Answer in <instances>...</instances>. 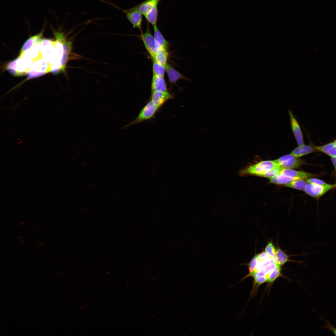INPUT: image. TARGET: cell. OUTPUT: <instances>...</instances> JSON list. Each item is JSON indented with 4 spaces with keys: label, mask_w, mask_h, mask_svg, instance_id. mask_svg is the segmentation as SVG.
Masks as SVG:
<instances>
[{
    "label": "cell",
    "mask_w": 336,
    "mask_h": 336,
    "mask_svg": "<svg viewBox=\"0 0 336 336\" xmlns=\"http://www.w3.org/2000/svg\"><path fill=\"white\" fill-rule=\"evenodd\" d=\"M56 38L55 44V57L61 63L62 71L64 72L66 64L71 52V43L66 40L63 33L54 31Z\"/></svg>",
    "instance_id": "obj_1"
},
{
    "label": "cell",
    "mask_w": 336,
    "mask_h": 336,
    "mask_svg": "<svg viewBox=\"0 0 336 336\" xmlns=\"http://www.w3.org/2000/svg\"><path fill=\"white\" fill-rule=\"evenodd\" d=\"M280 167H281L274 160L263 161L248 166L240 170L239 174L242 176L255 175L262 177L270 170Z\"/></svg>",
    "instance_id": "obj_2"
},
{
    "label": "cell",
    "mask_w": 336,
    "mask_h": 336,
    "mask_svg": "<svg viewBox=\"0 0 336 336\" xmlns=\"http://www.w3.org/2000/svg\"><path fill=\"white\" fill-rule=\"evenodd\" d=\"M161 108L155 105L151 100H148L147 103L142 108L135 119L128 124L122 128H125L129 126L149 120L154 118Z\"/></svg>",
    "instance_id": "obj_3"
},
{
    "label": "cell",
    "mask_w": 336,
    "mask_h": 336,
    "mask_svg": "<svg viewBox=\"0 0 336 336\" xmlns=\"http://www.w3.org/2000/svg\"><path fill=\"white\" fill-rule=\"evenodd\" d=\"M31 67V65L27 61L19 57L9 63L7 67V69L12 75L19 76L27 73Z\"/></svg>",
    "instance_id": "obj_4"
},
{
    "label": "cell",
    "mask_w": 336,
    "mask_h": 336,
    "mask_svg": "<svg viewBox=\"0 0 336 336\" xmlns=\"http://www.w3.org/2000/svg\"><path fill=\"white\" fill-rule=\"evenodd\" d=\"M51 72V66L46 60L39 59L35 62L27 72V79L37 77Z\"/></svg>",
    "instance_id": "obj_5"
},
{
    "label": "cell",
    "mask_w": 336,
    "mask_h": 336,
    "mask_svg": "<svg viewBox=\"0 0 336 336\" xmlns=\"http://www.w3.org/2000/svg\"><path fill=\"white\" fill-rule=\"evenodd\" d=\"M141 38L147 51L152 58L157 52L161 48L156 41L154 36L151 33L149 26L147 25V30L141 33Z\"/></svg>",
    "instance_id": "obj_6"
},
{
    "label": "cell",
    "mask_w": 336,
    "mask_h": 336,
    "mask_svg": "<svg viewBox=\"0 0 336 336\" xmlns=\"http://www.w3.org/2000/svg\"><path fill=\"white\" fill-rule=\"evenodd\" d=\"M274 161L282 168L296 169L306 164V161L291 153L282 156Z\"/></svg>",
    "instance_id": "obj_7"
},
{
    "label": "cell",
    "mask_w": 336,
    "mask_h": 336,
    "mask_svg": "<svg viewBox=\"0 0 336 336\" xmlns=\"http://www.w3.org/2000/svg\"><path fill=\"white\" fill-rule=\"evenodd\" d=\"M104 2H107V3H109V4L122 11L125 14L127 19L133 26L139 29L141 33H142V26L143 21L142 15L141 13L137 10L134 9L133 7L128 9L123 10L111 2H106L105 1Z\"/></svg>",
    "instance_id": "obj_8"
},
{
    "label": "cell",
    "mask_w": 336,
    "mask_h": 336,
    "mask_svg": "<svg viewBox=\"0 0 336 336\" xmlns=\"http://www.w3.org/2000/svg\"><path fill=\"white\" fill-rule=\"evenodd\" d=\"M55 42L50 39L42 40L40 45V51L43 58L51 65L55 59Z\"/></svg>",
    "instance_id": "obj_9"
},
{
    "label": "cell",
    "mask_w": 336,
    "mask_h": 336,
    "mask_svg": "<svg viewBox=\"0 0 336 336\" xmlns=\"http://www.w3.org/2000/svg\"><path fill=\"white\" fill-rule=\"evenodd\" d=\"M334 188V185L329 184L326 185H320L308 183L304 191L308 195L318 198Z\"/></svg>",
    "instance_id": "obj_10"
},
{
    "label": "cell",
    "mask_w": 336,
    "mask_h": 336,
    "mask_svg": "<svg viewBox=\"0 0 336 336\" xmlns=\"http://www.w3.org/2000/svg\"><path fill=\"white\" fill-rule=\"evenodd\" d=\"M291 129L298 146L304 145L303 135L299 124L292 111L288 110Z\"/></svg>",
    "instance_id": "obj_11"
},
{
    "label": "cell",
    "mask_w": 336,
    "mask_h": 336,
    "mask_svg": "<svg viewBox=\"0 0 336 336\" xmlns=\"http://www.w3.org/2000/svg\"><path fill=\"white\" fill-rule=\"evenodd\" d=\"M174 95L167 91H156L151 92L149 100L155 105L161 108L165 103L174 98Z\"/></svg>",
    "instance_id": "obj_12"
},
{
    "label": "cell",
    "mask_w": 336,
    "mask_h": 336,
    "mask_svg": "<svg viewBox=\"0 0 336 336\" xmlns=\"http://www.w3.org/2000/svg\"><path fill=\"white\" fill-rule=\"evenodd\" d=\"M161 0H146L132 7L144 16L154 7H158Z\"/></svg>",
    "instance_id": "obj_13"
},
{
    "label": "cell",
    "mask_w": 336,
    "mask_h": 336,
    "mask_svg": "<svg viewBox=\"0 0 336 336\" xmlns=\"http://www.w3.org/2000/svg\"><path fill=\"white\" fill-rule=\"evenodd\" d=\"M165 68L169 81L171 84H175L180 79L184 80L189 81H190V79L181 74L169 64L167 63L165 66Z\"/></svg>",
    "instance_id": "obj_14"
},
{
    "label": "cell",
    "mask_w": 336,
    "mask_h": 336,
    "mask_svg": "<svg viewBox=\"0 0 336 336\" xmlns=\"http://www.w3.org/2000/svg\"><path fill=\"white\" fill-rule=\"evenodd\" d=\"M151 92L167 91V86L164 77L153 75L151 85Z\"/></svg>",
    "instance_id": "obj_15"
},
{
    "label": "cell",
    "mask_w": 336,
    "mask_h": 336,
    "mask_svg": "<svg viewBox=\"0 0 336 336\" xmlns=\"http://www.w3.org/2000/svg\"><path fill=\"white\" fill-rule=\"evenodd\" d=\"M280 174L302 179H307L316 175L315 174L305 171L283 168L281 170Z\"/></svg>",
    "instance_id": "obj_16"
},
{
    "label": "cell",
    "mask_w": 336,
    "mask_h": 336,
    "mask_svg": "<svg viewBox=\"0 0 336 336\" xmlns=\"http://www.w3.org/2000/svg\"><path fill=\"white\" fill-rule=\"evenodd\" d=\"M315 147L311 144H304L295 148L291 153L296 157H299L313 152H317Z\"/></svg>",
    "instance_id": "obj_17"
},
{
    "label": "cell",
    "mask_w": 336,
    "mask_h": 336,
    "mask_svg": "<svg viewBox=\"0 0 336 336\" xmlns=\"http://www.w3.org/2000/svg\"><path fill=\"white\" fill-rule=\"evenodd\" d=\"M269 179L270 182L272 183L286 185L293 181L301 179L279 174L274 175L269 178Z\"/></svg>",
    "instance_id": "obj_18"
},
{
    "label": "cell",
    "mask_w": 336,
    "mask_h": 336,
    "mask_svg": "<svg viewBox=\"0 0 336 336\" xmlns=\"http://www.w3.org/2000/svg\"><path fill=\"white\" fill-rule=\"evenodd\" d=\"M317 152H324L330 157L336 156V146L333 142L321 146L315 147Z\"/></svg>",
    "instance_id": "obj_19"
},
{
    "label": "cell",
    "mask_w": 336,
    "mask_h": 336,
    "mask_svg": "<svg viewBox=\"0 0 336 336\" xmlns=\"http://www.w3.org/2000/svg\"><path fill=\"white\" fill-rule=\"evenodd\" d=\"M168 55L167 49L162 48L156 54L152 60L165 67L167 63Z\"/></svg>",
    "instance_id": "obj_20"
},
{
    "label": "cell",
    "mask_w": 336,
    "mask_h": 336,
    "mask_svg": "<svg viewBox=\"0 0 336 336\" xmlns=\"http://www.w3.org/2000/svg\"><path fill=\"white\" fill-rule=\"evenodd\" d=\"M153 31L154 37L161 48L167 49L168 43L159 30L156 25L153 26Z\"/></svg>",
    "instance_id": "obj_21"
},
{
    "label": "cell",
    "mask_w": 336,
    "mask_h": 336,
    "mask_svg": "<svg viewBox=\"0 0 336 336\" xmlns=\"http://www.w3.org/2000/svg\"><path fill=\"white\" fill-rule=\"evenodd\" d=\"M276 258L277 264L281 267L287 262L291 261L288 256L279 247L276 249Z\"/></svg>",
    "instance_id": "obj_22"
},
{
    "label": "cell",
    "mask_w": 336,
    "mask_h": 336,
    "mask_svg": "<svg viewBox=\"0 0 336 336\" xmlns=\"http://www.w3.org/2000/svg\"><path fill=\"white\" fill-rule=\"evenodd\" d=\"M158 7L153 8L144 16L147 21L153 26L156 25L158 16Z\"/></svg>",
    "instance_id": "obj_23"
},
{
    "label": "cell",
    "mask_w": 336,
    "mask_h": 336,
    "mask_svg": "<svg viewBox=\"0 0 336 336\" xmlns=\"http://www.w3.org/2000/svg\"><path fill=\"white\" fill-rule=\"evenodd\" d=\"M308 184L304 179H300L293 181L285 185L287 187L304 191Z\"/></svg>",
    "instance_id": "obj_24"
},
{
    "label": "cell",
    "mask_w": 336,
    "mask_h": 336,
    "mask_svg": "<svg viewBox=\"0 0 336 336\" xmlns=\"http://www.w3.org/2000/svg\"><path fill=\"white\" fill-rule=\"evenodd\" d=\"M282 276L281 273V267L277 264L276 267L273 270L267 275V282L269 283L273 282L278 277Z\"/></svg>",
    "instance_id": "obj_25"
},
{
    "label": "cell",
    "mask_w": 336,
    "mask_h": 336,
    "mask_svg": "<svg viewBox=\"0 0 336 336\" xmlns=\"http://www.w3.org/2000/svg\"><path fill=\"white\" fill-rule=\"evenodd\" d=\"M165 70L164 66L153 60L152 72L153 75L164 77Z\"/></svg>",
    "instance_id": "obj_26"
},
{
    "label": "cell",
    "mask_w": 336,
    "mask_h": 336,
    "mask_svg": "<svg viewBox=\"0 0 336 336\" xmlns=\"http://www.w3.org/2000/svg\"><path fill=\"white\" fill-rule=\"evenodd\" d=\"M265 250L273 262L277 264L276 258V249L272 241L269 242L267 245Z\"/></svg>",
    "instance_id": "obj_27"
},
{
    "label": "cell",
    "mask_w": 336,
    "mask_h": 336,
    "mask_svg": "<svg viewBox=\"0 0 336 336\" xmlns=\"http://www.w3.org/2000/svg\"><path fill=\"white\" fill-rule=\"evenodd\" d=\"M35 43L30 50V54L33 60H36L40 56V44Z\"/></svg>",
    "instance_id": "obj_28"
},
{
    "label": "cell",
    "mask_w": 336,
    "mask_h": 336,
    "mask_svg": "<svg viewBox=\"0 0 336 336\" xmlns=\"http://www.w3.org/2000/svg\"><path fill=\"white\" fill-rule=\"evenodd\" d=\"M35 44L34 36H33L29 38L25 42L21 49V53L30 50Z\"/></svg>",
    "instance_id": "obj_29"
},
{
    "label": "cell",
    "mask_w": 336,
    "mask_h": 336,
    "mask_svg": "<svg viewBox=\"0 0 336 336\" xmlns=\"http://www.w3.org/2000/svg\"><path fill=\"white\" fill-rule=\"evenodd\" d=\"M258 261V259L257 255L256 254L248 263L244 264H243L246 265L248 266L249 273H251L254 271L257 266Z\"/></svg>",
    "instance_id": "obj_30"
},
{
    "label": "cell",
    "mask_w": 336,
    "mask_h": 336,
    "mask_svg": "<svg viewBox=\"0 0 336 336\" xmlns=\"http://www.w3.org/2000/svg\"><path fill=\"white\" fill-rule=\"evenodd\" d=\"M320 318L324 320L325 324L322 325L321 328L323 329H328L331 331L334 334L336 335V328L328 320H326L324 318L319 316Z\"/></svg>",
    "instance_id": "obj_31"
},
{
    "label": "cell",
    "mask_w": 336,
    "mask_h": 336,
    "mask_svg": "<svg viewBox=\"0 0 336 336\" xmlns=\"http://www.w3.org/2000/svg\"><path fill=\"white\" fill-rule=\"evenodd\" d=\"M282 168L281 167L274 168L266 173L262 177L269 178L274 175L279 174Z\"/></svg>",
    "instance_id": "obj_32"
},
{
    "label": "cell",
    "mask_w": 336,
    "mask_h": 336,
    "mask_svg": "<svg viewBox=\"0 0 336 336\" xmlns=\"http://www.w3.org/2000/svg\"><path fill=\"white\" fill-rule=\"evenodd\" d=\"M307 179L306 181L308 184L320 185H326L328 184L324 181L317 178H312Z\"/></svg>",
    "instance_id": "obj_33"
},
{
    "label": "cell",
    "mask_w": 336,
    "mask_h": 336,
    "mask_svg": "<svg viewBox=\"0 0 336 336\" xmlns=\"http://www.w3.org/2000/svg\"><path fill=\"white\" fill-rule=\"evenodd\" d=\"M277 264L274 262H272L265 267L263 269L261 270L264 271L266 275L269 274L277 266Z\"/></svg>",
    "instance_id": "obj_34"
},
{
    "label": "cell",
    "mask_w": 336,
    "mask_h": 336,
    "mask_svg": "<svg viewBox=\"0 0 336 336\" xmlns=\"http://www.w3.org/2000/svg\"><path fill=\"white\" fill-rule=\"evenodd\" d=\"M258 261H263L271 259L268 254L265 251H263L257 254Z\"/></svg>",
    "instance_id": "obj_35"
},
{
    "label": "cell",
    "mask_w": 336,
    "mask_h": 336,
    "mask_svg": "<svg viewBox=\"0 0 336 336\" xmlns=\"http://www.w3.org/2000/svg\"><path fill=\"white\" fill-rule=\"evenodd\" d=\"M332 163L336 170V156L330 157Z\"/></svg>",
    "instance_id": "obj_36"
},
{
    "label": "cell",
    "mask_w": 336,
    "mask_h": 336,
    "mask_svg": "<svg viewBox=\"0 0 336 336\" xmlns=\"http://www.w3.org/2000/svg\"><path fill=\"white\" fill-rule=\"evenodd\" d=\"M334 144L336 146V139L333 142Z\"/></svg>",
    "instance_id": "obj_37"
},
{
    "label": "cell",
    "mask_w": 336,
    "mask_h": 336,
    "mask_svg": "<svg viewBox=\"0 0 336 336\" xmlns=\"http://www.w3.org/2000/svg\"><path fill=\"white\" fill-rule=\"evenodd\" d=\"M334 188H336V183H335V184H334Z\"/></svg>",
    "instance_id": "obj_38"
}]
</instances>
